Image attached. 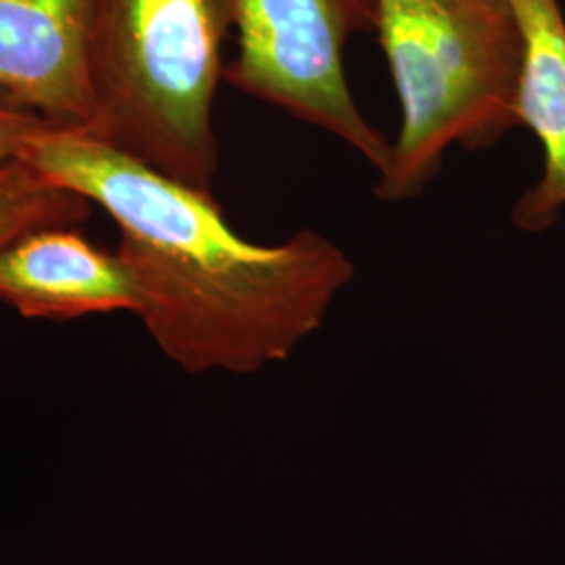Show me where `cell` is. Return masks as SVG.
I'll list each match as a JSON object with an SVG mask.
<instances>
[{
  "mask_svg": "<svg viewBox=\"0 0 565 565\" xmlns=\"http://www.w3.org/2000/svg\"><path fill=\"white\" fill-rule=\"evenodd\" d=\"M21 160L97 203L120 228L137 317L182 371L252 375L321 329L354 263L319 231L247 242L223 207L82 128L51 126Z\"/></svg>",
  "mask_w": 565,
  "mask_h": 565,
  "instance_id": "6da1fadb",
  "label": "cell"
},
{
  "mask_svg": "<svg viewBox=\"0 0 565 565\" xmlns=\"http://www.w3.org/2000/svg\"><path fill=\"white\" fill-rule=\"evenodd\" d=\"M239 0H93L88 135L212 193L214 97Z\"/></svg>",
  "mask_w": 565,
  "mask_h": 565,
  "instance_id": "7a4b0ae2",
  "label": "cell"
},
{
  "mask_svg": "<svg viewBox=\"0 0 565 565\" xmlns=\"http://www.w3.org/2000/svg\"><path fill=\"white\" fill-rule=\"evenodd\" d=\"M375 30L403 111L377 195L404 202L452 145L486 149L520 126L522 34L509 0H377Z\"/></svg>",
  "mask_w": 565,
  "mask_h": 565,
  "instance_id": "3957f363",
  "label": "cell"
},
{
  "mask_svg": "<svg viewBox=\"0 0 565 565\" xmlns=\"http://www.w3.org/2000/svg\"><path fill=\"white\" fill-rule=\"evenodd\" d=\"M377 23V0H239L237 57L224 78L342 139L382 172L392 151L352 99L343 49Z\"/></svg>",
  "mask_w": 565,
  "mask_h": 565,
  "instance_id": "277c9868",
  "label": "cell"
},
{
  "mask_svg": "<svg viewBox=\"0 0 565 565\" xmlns=\"http://www.w3.org/2000/svg\"><path fill=\"white\" fill-rule=\"evenodd\" d=\"M93 0H0V90L46 120L88 128Z\"/></svg>",
  "mask_w": 565,
  "mask_h": 565,
  "instance_id": "5b68a950",
  "label": "cell"
},
{
  "mask_svg": "<svg viewBox=\"0 0 565 565\" xmlns=\"http://www.w3.org/2000/svg\"><path fill=\"white\" fill-rule=\"evenodd\" d=\"M0 302L23 319L74 321L132 312L139 296L118 254H107L76 226H46L0 249Z\"/></svg>",
  "mask_w": 565,
  "mask_h": 565,
  "instance_id": "8992f818",
  "label": "cell"
},
{
  "mask_svg": "<svg viewBox=\"0 0 565 565\" xmlns=\"http://www.w3.org/2000/svg\"><path fill=\"white\" fill-rule=\"evenodd\" d=\"M522 34L518 120L543 147L541 181L513 207L527 233L553 226L565 205V18L557 0H509Z\"/></svg>",
  "mask_w": 565,
  "mask_h": 565,
  "instance_id": "52a82bcc",
  "label": "cell"
},
{
  "mask_svg": "<svg viewBox=\"0 0 565 565\" xmlns=\"http://www.w3.org/2000/svg\"><path fill=\"white\" fill-rule=\"evenodd\" d=\"M90 205L81 193L44 179L23 160L0 166V249L46 226H78Z\"/></svg>",
  "mask_w": 565,
  "mask_h": 565,
  "instance_id": "ba28073f",
  "label": "cell"
},
{
  "mask_svg": "<svg viewBox=\"0 0 565 565\" xmlns=\"http://www.w3.org/2000/svg\"><path fill=\"white\" fill-rule=\"evenodd\" d=\"M51 126L55 121L46 120L25 103L0 90V166L21 160L23 151Z\"/></svg>",
  "mask_w": 565,
  "mask_h": 565,
  "instance_id": "9c48e42d",
  "label": "cell"
}]
</instances>
